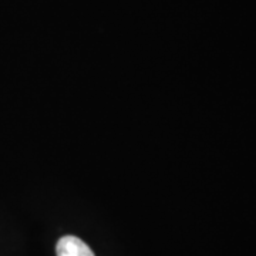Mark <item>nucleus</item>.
<instances>
[{
	"instance_id": "nucleus-1",
	"label": "nucleus",
	"mask_w": 256,
	"mask_h": 256,
	"mask_svg": "<svg viewBox=\"0 0 256 256\" xmlns=\"http://www.w3.org/2000/svg\"><path fill=\"white\" fill-rule=\"evenodd\" d=\"M57 256H96L90 246L82 239L67 235L57 242Z\"/></svg>"
}]
</instances>
